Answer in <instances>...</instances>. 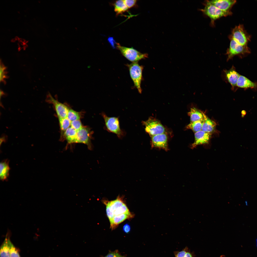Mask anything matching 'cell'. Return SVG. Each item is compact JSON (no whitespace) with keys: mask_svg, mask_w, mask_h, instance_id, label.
I'll return each instance as SVG.
<instances>
[{"mask_svg":"<svg viewBox=\"0 0 257 257\" xmlns=\"http://www.w3.org/2000/svg\"><path fill=\"white\" fill-rule=\"evenodd\" d=\"M210 3L222 10L231 11L230 10L236 2L234 0H207Z\"/></svg>","mask_w":257,"mask_h":257,"instance_id":"4fadbf2b","label":"cell"},{"mask_svg":"<svg viewBox=\"0 0 257 257\" xmlns=\"http://www.w3.org/2000/svg\"><path fill=\"white\" fill-rule=\"evenodd\" d=\"M256 242H257V239H256Z\"/></svg>","mask_w":257,"mask_h":257,"instance_id":"60d3db41","label":"cell"},{"mask_svg":"<svg viewBox=\"0 0 257 257\" xmlns=\"http://www.w3.org/2000/svg\"><path fill=\"white\" fill-rule=\"evenodd\" d=\"M188 114L190 116L191 122L200 120L204 118L205 115L203 113L194 107L191 109Z\"/></svg>","mask_w":257,"mask_h":257,"instance_id":"ffe728a7","label":"cell"},{"mask_svg":"<svg viewBox=\"0 0 257 257\" xmlns=\"http://www.w3.org/2000/svg\"><path fill=\"white\" fill-rule=\"evenodd\" d=\"M108 40L112 47L113 48H115V45H117V43H116L113 38L112 37H109L108 38Z\"/></svg>","mask_w":257,"mask_h":257,"instance_id":"d6a6232c","label":"cell"},{"mask_svg":"<svg viewBox=\"0 0 257 257\" xmlns=\"http://www.w3.org/2000/svg\"><path fill=\"white\" fill-rule=\"evenodd\" d=\"M245 116H244V115H241V116L242 118H244Z\"/></svg>","mask_w":257,"mask_h":257,"instance_id":"ab89813d","label":"cell"},{"mask_svg":"<svg viewBox=\"0 0 257 257\" xmlns=\"http://www.w3.org/2000/svg\"><path fill=\"white\" fill-rule=\"evenodd\" d=\"M238 87L244 89L255 88L257 87V84L251 81L244 76L240 75L237 84Z\"/></svg>","mask_w":257,"mask_h":257,"instance_id":"2e32d148","label":"cell"},{"mask_svg":"<svg viewBox=\"0 0 257 257\" xmlns=\"http://www.w3.org/2000/svg\"><path fill=\"white\" fill-rule=\"evenodd\" d=\"M131 228L130 225L127 223L124 224L123 228L124 232L126 234L128 233L131 231Z\"/></svg>","mask_w":257,"mask_h":257,"instance_id":"1f68e13d","label":"cell"},{"mask_svg":"<svg viewBox=\"0 0 257 257\" xmlns=\"http://www.w3.org/2000/svg\"><path fill=\"white\" fill-rule=\"evenodd\" d=\"M173 253L175 257H193L191 253L188 251V249L187 247L181 251H175Z\"/></svg>","mask_w":257,"mask_h":257,"instance_id":"d4e9b609","label":"cell"},{"mask_svg":"<svg viewBox=\"0 0 257 257\" xmlns=\"http://www.w3.org/2000/svg\"><path fill=\"white\" fill-rule=\"evenodd\" d=\"M64 135L69 143H75L77 131L71 127H69L65 131Z\"/></svg>","mask_w":257,"mask_h":257,"instance_id":"44dd1931","label":"cell"},{"mask_svg":"<svg viewBox=\"0 0 257 257\" xmlns=\"http://www.w3.org/2000/svg\"><path fill=\"white\" fill-rule=\"evenodd\" d=\"M224 71L227 80L231 84L232 89L234 90L237 86V82L240 75L236 71L233 66L229 70Z\"/></svg>","mask_w":257,"mask_h":257,"instance_id":"5bb4252c","label":"cell"},{"mask_svg":"<svg viewBox=\"0 0 257 257\" xmlns=\"http://www.w3.org/2000/svg\"><path fill=\"white\" fill-rule=\"evenodd\" d=\"M46 101L54 105L59 119L67 117L69 110L68 107L55 99L49 93L47 95Z\"/></svg>","mask_w":257,"mask_h":257,"instance_id":"ba28073f","label":"cell"},{"mask_svg":"<svg viewBox=\"0 0 257 257\" xmlns=\"http://www.w3.org/2000/svg\"><path fill=\"white\" fill-rule=\"evenodd\" d=\"M27 42V41L26 40H25L24 41V42L23 43H24V44H26Z\"/></svg>","mask_w":257,"mask_h":257,"instance_id":"74e56055","label":"cell"},{"mask_svg":"<svg viewBox=\"0 0 257 257\" xmlns=\"http://www.w3.org/2000/svg\"><path fill=\"white\" fill-rule=\"evenodd\" d=\"M104 203L106 207L107 215L109 220L112 218L113 212L124 203L122 198L119 196L114 200L104 201Z\"/></svg>","mask_w":257,"mask_h":257,"instance_id":"8fae6325","label":"cell"},{"mask_svg":"<svg viewBox=\"0 0 257 257\" xmlns=\"http://www.w3.org/2000/svg\"><path fill=\"white\" fill-rule=\"evenodd\" d=\"M131 78L133 83L134 86L140 93L142 89L141 84L142 79V66L140 65L138 62L132 63L127 65Z\"/></svg>","mask_w":257,"mask_h":257,"instance_id":"6da1fadb","label":"cell"},{"mask_svg":"<svg viewBox=\"0 0 257 257\" xmlns=\"http://www.w3.org/2000/svg\"><path fill=\"white\" fill-rule=\"evenodd\" d=\"M10 242L9 237L7 234L4 242L0 247V257H10Z\"/></svg>","mask_w":257,"mask_h":257,"instance_id":"ac0fdd59","label":"cell"},{"mask_svg":"<svg viewBox=\"0 0 257 257\" xmlns=\"http://www.w3.org/2000/svg\"><path fill=\"white\" fill-rule=\"evenodd\" d=\"M10 257H20L17 249L11 242L10 251Z\"/></svg>","mask_w":257,"mask_h":257,"instance_id":"f546056e","label":"cell"},{"mask_svg":"<svg viewBox=\"0 0 257 257\" xmlns=\"http://www.w3.org/2000/svg\"><path fill=\"white\" fill-rule=\"evenodd\" d=\"M126 5L128 9L132 8L135 6L136 4L137 0H124Z\"/></svg>","mask_w":257,"mask_h":257,"instance_id":"4dcf8cb0","label":"cell"},{"mask_svg":"<svg viewBox=\"0 0 257 257\" xmlns=\"http://www.w3.org/2000/svg\"><path fill=\"white\" fill-rule=\"evenodd\" d=\"M0 178L2 181L8 179L9 174L10 168L9 161L7 159L4 160L0 163Z\"/></svg>","mask_w":257,"mask_h":257,"instance_id":"e0dca14e","label":"cell"},{"mask_svg":"<svg viewBox=\"0 0 257 257\" xmlns=\"http://www.w3.org/2000/svg\"><path fill=\"white\" fill-rule=\"evenodd\" d=\"M101 257H127L125 256L122 255L118 250H116L114 251H109L108 254L105 256H101Z\"/></svg>","mask_w":257,"mask_h":257,"instance_id":"83f0119b","label":"cell"},{"mask_svg":"<svg viewBox=\"0 0 257 257\" xmlns=\"http://www.w3.org/2000/svg\"><path fill=\"white\" fill-rule=\"evenodd\" d=\"M116 47L124 57L133 63L138 62L148 57L147 54L141 53L132 47L121 46L118 43H117Z\"/></svg>","mask_w":257,"mask_h":257,"instance_id":"7a4b0ae2","label":"cell"},{"mask_svg":"<svg viewBox=\"0 0 257 257\" xmlns=\"http://www.w3.org/2000/svg\"><path fill=\"white\" fill-rule=\"evenodd\" d=\"M0 61V82H2L5 83V79L8 77L6 75L7 73L5 71L6 68V67Z\"/></svg>","mask_w":257,"mask_h":257,"instance_id":"4316f807","label":"cell"},{"mask_svg":"<svg viewBox=\"0 0 257 257\" xmlns=\"http://www.w3.org/2000/svg\"><path fill=\"white\" fill-rule=\"evenodd\" d=\"M230 40L229 46L226 53L227 56V61L232 59L235 55H243L250 53V49L247 45H242L233 39Z\"/></svg>","mask_w":257,"mask_h":257,"instance_id":"5b68a950","label":"cell"},{"mask_svg":"<svg viewBox=\"0 0 257 257\" xmlns=\"http://www.w3.org/2000/svg\"><path fill=\"white\" fill-rule=\"evenodd\" d=\"M211 133L204 132L202 130L195 133V140L192 144L191 148H193L197 146L208 143L211 137Z\"/></svg>","mask_w":257,"mask_h":257,"instance_id":"7c38bea8","label":"cell"},{"mask_svg":"<svg viewBox=\"0 0 257 257\" xmlns=\"http://www.w3.org/2000/svg\"><path fill=\"white\" fill-rule=\"evenodd\" d=\"M151 143L152 148L168 150V137L164 133L151 136Z\"/></svg>","mask_w":257,"mask_h":257,"instance_id":"30bf717a","label":"cell"},{"mask_svg":"<svg viewBox=\"0 0 257 257\" xmlns=\"http://www.w3.org/2000/svg\"><path fill=\"white\" fill-rule=\"evenodd\" d=\"M59 119L61 129L62 131H65L69 127L71 122L67 117Z\"/></svg>","mask_w":257,"mask_h":257,"instance_id":"cb8c5ba5","label":"cell"},{"mask_svg":"<svg viewBox=\"0 0 257 257\" xmlns=\"http://www.w3.org/2000/svg\"><path fill=\"white\" fill-rule=\"evenodd\" d=\"M241 115H242L245 116V115L246 114L247 112L245 110H243L241 111Z\"/></svg>","mask_w":257,"mask_h":257,"instance_id":"836d02e7","label":"cell"},{"mask_svg":"<svg viewBox=\"0 0 257 257\" xmlns=\"http://www.w3.org/2000/svg\"><path fill=\"white\" fill-rule=\"evenodd\" d=\"M15 38L16 39V40H18L19 39V38L17 36L15 37Z\"/></svg>","mask_w":257,"mask_h":257,"instance_id":"f35d334b","label":"cell"},{"mask_svg":"<svg viewBox=\"0 0 257 257\" xmlns=\"http://www.w3.org/2000/svg\"><path fill=\"white\" fill-rule=\"evenodd\" d=\"M114 11L117 15L127 11L128 9L123 0L116 1L114 4Z\"/></svg>","mask_w":257,"mask_h":257,"instance_id":"7402d4cb","label":"cell"},{"mask_svg":"<svg viewBox=\"0 0 257 257\" xmlns=\"http://www.w3.org/2000/svg\"><path fill=\"white\" fill-rule=\"evenodd\" d=\"M204 120L202 130L206 132L210 133L215 130L216 124L215 123L204 115Z\"/></svg>","mask_w":257,"mask_h":257,"instance_id":"d6986e66","label":"cell"},{"mask_svg":"<svg viewBox=\"0 0 257 257\" xmlns=\"http://www.w3.org/2000/svg\"><path fill=\"white\" fill-rule=\"evenodd\" d=\"M201 10L213 21L222 17L230 15L232 14L231 11H225L219 9L209 3L207 0L206 1L204 8Z\"/></svg>","mask_w":257,"mask_h":257,"instance_id":"277c9868","label":"cell"},{"mask_svg":"<svg viewBox=\"0 0 257 257\" xmlns=\"http://www.w3.org/2000/svg\"><path fill=\"white\" fill-rule=\"evenodd\" d=\"M105 127L109 132L115 133L120 138L124 135V133L120 128L119 119L115 117H109L103 113Z\"/></svg>","mask_w":257,"mask_h":257,"instance_id":"3957f363","label":"cell"},{"mask_svg":"<svg viewBox=\"0 0 257 257\" xmlns=\"http://www.w3.org/2000/svg\"><path fill=\"white\" fill-rule=\"evenodd\" d=\"M71 127L77 131L81 129L82 127V124L79 120H75L71 122Z\"/></svg>","mask_w":257,"mask_h":257,"instance_id":"f1b7e54d","label":"cell"},{"mask_svg":"<svg viewBox=\"0 0 257 257\" xmlns=\"http://www.w3.org/2000/svg\"><path fill=\"white\" fill-rule=\"evenodd\" d=\"M134 215L130 212L119 215L114 216L109 220L110 223V228L112 230L116 228L118 225L126 219L131 218Z\"/></svg>","mask_w":257,"mask_h":257,"instance_id":"9a60e30c","label":"cell"},{"mask_svg":"<svg viewBox=\"0 0 257 257\" xmlns=\"http://www.w3.org/2000/svg\"><path fill=\"white\" fill-rule=\"evenodd\" d=\"M145 126V131L151 136L164 133L165 129L162 124L158 121L152 118H149L146 121L143 122Z\"/></svg>","mask_w":257,"mask_h":257,"instance_id":"8992f818","label":"cell"},{"mask_svg":"<svg viewBox=\"0 0 257 257\" xmlns=\"http://www.w3.org/2000/svg\"><path fill=\"white\" fill-rule=\"evenodd\" d=\"M245 205L246 206H248V202L247 201H245Z\"/></svg>","mask_w":257,"mask_h":257,"instance_id":"d590c367","label":"cell"},{"mask_svg":"<svg viewBox=\"0 0 257 257\" xmlns=\"http://www.w3.org/2000/svg\"><path fill=\"white\" fill-rule=\"evenodd\" d=\"M91 133L89 128L82 127L77 131V138L75 143H83L86 145L90 150L92 148L91 142Z\"/></svg>","mask_w":257,"mask_h":257,"instance_id":"9c48e42d","label":"cell"},{"mask_svg":"<svg viewBox=\"0 0 257 257\" xmlns=\"http://www.w3.org/2000/svg\"><path fill=\"white\" fill-rule=\"evenodd\" d=\"M16 40V39H15V38H13V39H12V40H11V41H15V40Z\"/></svg>","mask_w":257,"mask_h":257,"instance_id":"8d00e7d4","label":"cell"},{"mask_svg":"<svg viewBox=\"0 0 257 257\" xmlns=\"http://www.w3.org/2000/svg\"><path fill=\"white\" fill-rule=\"evenodd\" d=\"M204 120V117L203 119L200 120L191 122L187 126L186 128L192 130L195 133L202 130Z\"/></svg>","mask_w":257,"mask_h":257,"instance_id":"603a6c76","label":"cell"},{"mask_svg":"<svg viewBox=\"0 0 257 257\" xmlns=\"http://www.w3.org/2000/svg\"><path fill=\"white\" fill-rule=\"evenodd\" d=\"M67 118L71 122L79 120L80 115L77 112L72 109L69 110Z\"/></svg>","mask_w":257,"mask_h":257,"instance_id":"484cf974","label":"cell"},{"mask_svg":"<svg viewBox=\"0 0 257 257\" xmlns=\"http://www.w3.org/2000/svg\"><path fill=\"white\" fill-rule=\"evenodd\" d=\"M230 38L233 39L242 45L246 46L247 45L250 37L246 32L243 25H240L233 29Z\"/></svg>","mask_w":257,"mask_h":257,"instance_id":"52a82bcc","label":"cell"},{"mask_svg":"<svg viewBox=\"0 0 257 257\" xmlns=\"http://www.w3.org/2000/svg\"><path fill=\"white\" fill-rule=\"evenodd\" d=\"M4 92H3V91H1V90H0V97H1V96H2V95H4Z\"/></svg>","mask_w":257,"mask_h":257,"instance_id":"e575fe53","label":"cell"}]
</instances>
